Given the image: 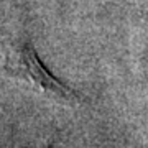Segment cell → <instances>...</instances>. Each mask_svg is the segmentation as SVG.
Listing matches in <instances>:
<instances>
[{
    "label": "cell",
    "mask_w": 148,
    "mask_h": 148,
    "mask_svg": "<svg viewBox=\"0 0 148 148\" xmlns=\"http://www.w3.org/2000/svg\"><path fill=\"white\" fill-rule=\"evenodd\" d=\"M3 69L10 77L21 81L32 89L40 90L49 97L61 99V101H71L77 97L74 90L64 86L58 77H54L46 69L41 59L38 58L36 49L28 36L15 38L7 46Z\"/></svg>",
    "instance_id": "6da1fadb"
}]
</instances>
